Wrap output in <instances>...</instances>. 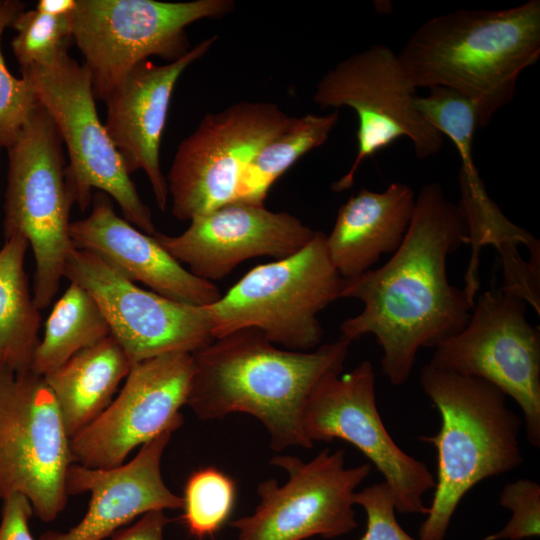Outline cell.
<instances>
[{
  "mask_svg": "<svg viewBox=\"0 0 540 540\" xmlns=\"http://www.w3.org/2000/svg\"><path fill=\"white\" fill-rule=\"evenodd\" d=\"M170 522L171 519L163 510L150 511L132 526L115 534L111 540H164V529Z\"/></svg>",
  "mask_w": 540,
  "mask_h": 540,
  "instance_id": "cell-32",
  "label": "cell"
},
{
  "mask_svg": "<svg viewBox=\"0 0 540 540\" xmlns=\"http://www.w3.org/2000/svg\"><path fill=\"white\" fill-rule=\"evenodd\" d=\"M294 119L264 101H240L207 113L178 146L168 172L172 215L191 221L235 202L250 161Z\"/></svg>",
  "mask_w": 540,
  "mask_h": 540,
  "instance_id": "cell-12",
  "label": "cell"
},
{
  "mask_svg": "<svg viewBox=\"0 0 540 540\" xmlns=\"http://www.w3.org/2000/svg\"><path fill=\"white\" fill-rule=\"evenodd\" d=\"M70 437L43 376L0 370V498L26 496L44 522L57 518L68 495Z\"/></svg>",
  "mask_w": 540,
  "mask_h": 540,
  "instance_id": "cell-11",
  "label": "cell"
},
{
  "mask_svg": "<svg viewBox=\"0 0 540 540\" xmlns=\"http://www.w3.org/2000/svg\"><path fill=\"white\" fill-rule=\"evenodd\" d=\"M7 151L4 239L22 236L31 247L35 262L33 300L42 310L56 296L74 248L70 238L74 199L67 182L64 144L42 104L34 106Z\"/></svg>",
  "mask_w": 540,
  "mask_h": 540,
  "instance_id": "cell-5",
  "label": "cell"
},
{
  "mask_svg": "<svg viewBox=\"0 0 540 540\" xmlns=\"http://www.w3.org/2000/svg\"><path fill=\"white\" fill-rule=\"evenodd\" d=\"M499 503L511 517L501 530L483 540H522L540 535V485L536 481L522 478L506 484Z\"/></svg>",
  "mask_w": 540,
  "mask_h": 540,
  "instance_id": "cell-29",
  "label": "cell"
},
{
  "mask_svg": "<svg viewBox=\"0 0 540 540\" xmlns=\"http://www.w3.org/2000/svg\"><path fill=\"white\" fill-rule=\"evenodd\" d=\"M236 498L232 478L215 467L191 473L183 490V521L199 539L215 534L229 519Z\"/></svg>",
  "mask_w": 540,
  "mask_h": 540,
  "instance_id": "cell-26",
  "label": "cell"
},
{
  "mask_svg": "<svg viewBox=\"0 0 540 540\" xmlns=\"http://www.w3.org/2000/svg\"><path fill=\"white\" fill-rule=\"evenodd\" d=\"M37 101L55 122L68 151L67 182L74 204L85 211L92 191L112 197L129 223L147 235L158 231L124 163L100 121L90 74L69 54L48 65L21 70Z\"/></svg>",
  "mask_w": 540,
  "mask_h": 540,
  "instance_id": "cell-7",
  "label": "cell"
},
{
  "mask_svg": "<svg viewBox=\"0 0 540 540\" xmlns=\"http://www.w3.org/2000/svg\"><path fill=\"white\" fill-rule=\"evenodd\" d=\"M24 8L21 1L0 0V43L4 30ZM37 102L30 83L9 72L0 44V144L3 148L8 149L15 142Z\"/></svg>",
  "mask_w": 540,
  "mask_h": 540,
  "instance_id": "cell-28",
  "label": "cell"
},
{
  "mask_svg": "<svg viewBox=\"0 0 540 540\" xmlns=\"http://www.w3.org/2000/svg\"><path fill=\"white\" fill-rule=\"evenodd\" d=\"M110 335V327L96 300L86 289L70 282L46 320L30 369L44 376Z\"/></svg>",
  "mask_w": 540,
  "mask_h": 540,
  "instance_id": "cell-24",
  "label": "cell"
},
{
  "mask_svg": "<svg viewBox=\"0 0 540 540\" xmlns=\"http://www.w3.org/2000/svg\"><path fill=\"white\" fill-rule=\"evenodd\" d=\"M2 148H3V147H2L1 144H0V151H1Z\"/></svg>",
  "mask_w": 540,
  "mask_h": 540,
  "instance_id": "cell-34",
  "label": "cell"
},
{
  "mask_svg": "<svg viewBox=\"0 0 540 540\" xmlns=\"http://www.w3.org/2000/svg\"><path fill=\"white\" fill-rule=\"evenodd\" d=\"M375 372L364 360L347 373L322 378L308 395L301 429L311 443L334 439L355 446L382 474L396 510L426 515L424 495L435 486L427 465L403 451L388 433L377 408Z\"/></svg>",
  "mask_w": 540,
  "mask_h": 540,
  "instance_id": "cell-14",
  "label": "cell"
},
{
  "mask_svg": "<svg viewBox=\"0 0 540 540\" xmlns=\"http://www.w3.org/2000/svg\"><path fill=\"white\" fill-rule=\"evenodd\" d=\"M73 15H53L37 10L20 12L11 23V42L20 70L51 64L69 54L73 40Z\"/></svg>",
  "mask_w": 540,
  "mask_h": 540,
  "instance_id": "cell-27",
  "label": "cell"
},
{
  "mask_svg": "<svg viewBox=\"0 0 540 540\" xmlns=\"http://www.w3.org/2000/svg\"><path fill=\"white\" fill-rule=\"evenodd\" d=\"M29 244L22 236L0 248V370H30L40 341V310L33 300L24 270Z\"/></svg>",
  "mask_w": 540,
  "mask_h": 540,
  "instance_id": "cell-23",
  "label": "cell"
},
{
  "mask_svg": "<svg viewBox=\"0 0 540 540\" xmlns=\"http://www.w3.org/2000/svg\"><path fill=\"white\" fill-rule=\"evenodd\" d=\"M410 85L442 86L468 99L477 127L514 98L540 56V1L502 10L460 9L423 23L397 53Z\"/></svg>",
  "mask_w": 540,
  "mask_h": 540,
  "instance_id": "cell-3",
  "label": "cell"
},
{
  "mask_svg": "<svg viewBox=\"0 0 540 540\" xmlns=\"http://www.w3.org/2000/svg\"><path fill=\"white\" fill-rule=\"evenodd\" d=\"M354 503L366 514V530L360 540H419L398 523L394 495L384 481L356 491Z\"/></svg>",
  "mask_w": 540,
  "mask_h": 540,
  "instance_id": "cell-30",
  "label": "cell"
},
{
  "mask_svg": "<svg viewBox=\"0 0 540 540\" xmlns=\"http://www.w3.org/2000/svg\"><path fill=\"white\" fill-rule=\"evenodd\" d=\"M194 369L193 354L169 353L132 365L118 396L70 439L72 462L111 468L160 434L183 424Z\"/></svg>",
  "mask_w": 540,
  "mask_h": 540,
  "instance_id": "cell-16",
  "label": "cell"
},
{
  "mask_svg": "<svg viewBox=\"0 0 540 540\" xmlns=\"http://www.w3.org/2000/svg\"><path fill=\"white\" fill-rule=\"evenodd\" d=\"M464 244L468 230L461 209L432 182L416 196L411 223L392 257L344 279L340 298L357 299L363 309L341 323V336L353 342L373 335L392 385L408 380L421 348L435 347L467 324L473 304L447 275L448 256Z\"/></svg>",
  "mask_w": 540,
  "mask_h": 540,
  "instance_id": "cell-1",
  "label": "cell"
},
{
  "mask_svg": "<svg viewBox=\"0 0 540 540\" xmlns=\"http://www.w3.org/2000/svg\"><path fill=\"white\" fill-rule=\"evenodd\" d=\"M64 277L96 300L132 364L169 353L193 354L214 339L206 306L145 290L89 251L71 250Z\"/></svg>",
  "mask_w": 540,
  "mask_h": 540,
  "instance_id": "cell-15",
  "label": "cell"
},
{
  "mask_svg": "<svg viewBox=\"0 0 540 540\" xmlns=\"http://www.w3.org/2000/svg\"><path fill=\"white\" fill-rule=\"evenodd\" d=\"M345 450L324 449L312 460L278 455L270 464L288 474L287 482L262 481L253 514L233 520L237 540L335 538L357 527L354 495L372 465L346 467Z\"/></svg>",
  "mask_w": 540,
  "mask_h": 540,
  "instance_id": "cell-13",
  "label": "cell"
},
{
  "mask_svg": "<svg viewBox=\"0 0 540 540\" xmlns=\"http://www.w3.org/2000/svg\"><path fill=\"white\" fill-rule=\"evenodd\" d=\"M33 513L32 504L26 496L14 493L4 498L0 540H34L29 530Z\"/></svg>",
  "mask_w": 540,
  "mask_h": 540,
  "instance_id": "cell-31",
  "label": "cell"
},
{
  "mask_svg": "<svg viewBox=\"0 0 540 540\" xmlns=\"http://www.w3.org/2000/svg\"><path fill=\"white\" fill-rule=\"evenodd\" d=\"M338 119V110L295 117L289 127L264 144L250 161L235 202L264 205L273 183L303 155L322 146Z\"/></svg>",
  "mask_w": 540,
  "mask_h": 540,
  "instance_id": "cell-25",
  "label": "cell"
},
{
  "mask_svg": "<svg viewBox=\"0 0 540 540\" xmlns=\"http://www.w3.org/2000/svg\"><path fill=\"white\" fill-rule=\"evenodd\" d=\"M325 234L300 251L252 268L207 307L214 339L255 329L273 344L308 351L323 338L318 314L340 298L344 279L332 265Z\"/></svg>",
  "mask_w": 540,
  "mask_h": 540,
  "instance_id": "cell-6",
  "label": "cell"
},
{
  "mask_svg": "<svg viewBox=\"0 0 540 540\" xmlns=\"http://www.w3.org/2000/svg\"><path fill=\"white\" fill-rule=\"evenodd\" d=\"M351 343L340 335L310 352L284 350L255 329L213 339L193 353L186 405L205 421L235 412L257 418L276 452L310 449L301 429L304 403L322 378L342 373Z\"/></svg>",
  "mask_w": 540,
  "mask_h": 540,
  "instance_id": "cell-2",
  "label": "cell"
},
{
  "mask_svg": "<svg viewBox=\"0 0 540 540\" xmlns=\"http://www.w3.org/2000/svg\"><path fill=\"white\" fill-rule=\"evenodd\" d=\"M172 433L160 434L142 445L131 461L115 467L72 463L66 473V493H90L88 510L67 532L48 531L40 540H104L147 512L181 508L182 497L167 487L161 474V460Z\"/></svg>",
  "mask_w": 540,
  "mask_h": 540,
  "instance_id": "cell-19",
  "label": "cell"
},
{
  "mask_svg": "<svg viewBox=\"0 0 540 540\" xmlns=\"http://www.w3.org/2000/svg\"><path fill=\"white\" fill-rule=\"evenodd\" d=\"M132 365L123 348L110 335L43 376L70 439L108 407Z\"/></svg>",
  "mask_w": 540,
  "mask_h": 540,
  "instance_id": "cell-22",
  "label": "cell"
},
{
  "mask_svg": "<svg viewBox=\"0 0 540 540\" xmlns=\"http://www.w3.org/2000/svg\"><path fill=\"white\" fill-rule=\"evenodd\" d=\"M76 8V0H40L36 9L53 15H72Z\"/></svg>",
  "mask_w": 540,
  "mask_h": 540,
  "instance_id": "cell-33",
  "label": "cell"
},
{
  "mask_svg": "<svg viewBox=\"0 0 540 540\" xmlns=\"http://www.w3.org/2000/svg\"><path fill=\"white\" fill-rule=\"evenodd\" d=\"M416 196L404 183H391L383 192L361 188L338 210L325 236L329 259L343 279L354 278L393 254L411 223Z\"/></svg>",
  "mask_w": 540,
  "mask_h": 540,
  "instance_id": "cell-21",
  "label": "cell"
},
{
  "mask_svg": "<svg viewBox=\"0 0 540 540\" xmlns=\"http://www.w3.org/2000/svg\"><path fill=\"white\" fill-rule=\"evenodd\" d=\"M415 96L397 53L384 44L350 55L321 77L313 101L321 108L350 107L358 117L355 160L333 191L349 189L362 162L400 137L411 140L420 159L441 150L444 136L416 108Z\"/></svg>",
  "mask_w": 540,
  "mask_h": 540,
  "instance_id": "cell-10",
  "label": "cell"
},
{
  "mask_svg": "<svg viewBox=\"0 0 540 540\" xmlns=\"http://www.w3.org/2000/svg\"><path fill=\"white\" fill-rule=\"evenodd\" d=\"M74 248L89 251L131 282H140L169 299L208 306L221 297L219 288L191 273L156 240L121 218L110 197L97 192L92 210L72 221Z\"/></svg>",
  "mask_w": 540,
  "mask_h": 540,
  "instance_id": "cell-20",
  "label": "cell"
},
{
  "mask_svg": "<svg viewBox=\"0 0 540 540\" xmlns=\"http://www.w3.org/2000/svg\"><path fill=\"white\" fill-rule=\"evenodd\" d=\"M218 39L212 35L179 59L164 65L144 60L134 66L104 100V127L127 172L143 170L161 211L168 187L160 167V143L174 87L183 71L205 55Z\"/></svg>",
  "mask_w": 540,
  "mask_h": 540,
  "instance_id": "cell-18",
  "label": "cell"
},
{
  "mask_svg": "<svg viewBox=\"0 0 540 540\" xmlns=\"http://www.w3.org/2000/svg\"><path fill=\"white\" fill-rule=\"evenodd\" d=\"M526 301L501 287L475 299L465 327L434 347L430 365L485 380L516 401L529 443L540 446V330Z\"/></svg>",
  "mask_w": 540,
  "mask_h": 540,
  "instance_id": "cell-9",
  "label": "cell"
},
{
  "mask_svg": "<svg viewBox=\"0 0 540 540\" xmlns=\"http://www.w3.org/2000/svg\"><path fill=\"white\" fill-rule=\"evenodd\" d=\"M317 231L287 212L232 202L197 216L180 235L157 233L159 244L197 277L213 282L260 256L276 260L304 248Z\"/></svg>",
  "mask_w": 540,
  "mask_h": 540,
  "instance_id": "cell-17",
  "label": "cell"
},
{
  "mask_svg": "<svg viewBox=\"0 0 540 540\" xmlns=\"http://www.w3.org/2000/svg\"><path fill=\"white\" fill-rule=\"evenodd\" d=\"M420 385L438 410L441 426L435 435L420 438L436 449L437 473L419 540H444L468 491L523 463L522 420L508 407L507 396L480 378L428 363L420 371Z\"/></svg>",
  "mask_w": 540,
  "mask_h": 540,
  "instance_id": "cell-4",
  "label": "cell"
},
{
  "mask_svg": "<svg viewBox=\"0 0 540 540\" xmlns=\"http://www.w3.org/2000/svg\"><path fill=\"white\" fill-rule=\"evenodd\" d=\"M234 6L232 0H76L73 40L85 60L95 98L104 101L150 56L179 59L190 49L188 25L220 18Z\"/></svg>",
  "mask_w": 540,
  "mask_h": 540,
  "instance_id": "cell-8",
  "label": "cell"
}]
</instances>
